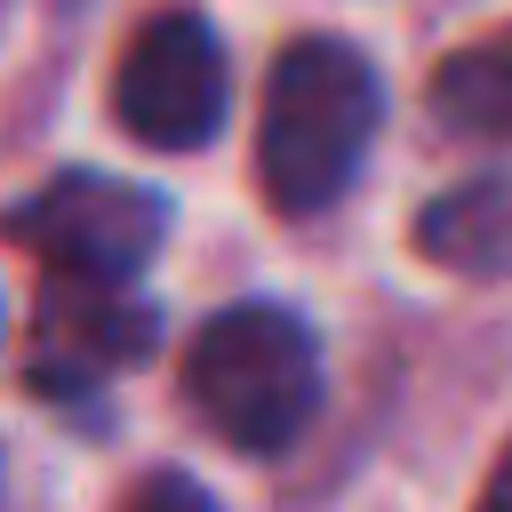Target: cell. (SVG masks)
<instances>
[{"instance_id": "6da1fadb", "label": "cell", "mask_w": 512, "mask_h": 512, "mask_svg": "<svg viewBox=\"0 0 512 512\" xmlns=\"http://www.w3.org/2000/svg\"><path fill=\"white\" fill-rule=\"evenodd\" d=\"M384 128V80L376 64L336 40L304 32L272 56L264 120H256V184L280 216H320L352 192L368 144Z\"/></svg>"}, {"instance_id": "7a4b0ae2", "label": "cell", "mask_w": 512, "mask_h": 512, "mask_svg": "<svg viewBox=\"0 0 512 512\" xmlns=\"http://www.w3.org/2000/svg\"><path fill=\"white\" fill-rule=\"evenodd\" d=\"M184 400L240 456H280L320 408V336L288 304H224L184 352Z\"/></svg>"}, {"instance_id": "3957f363", "label": "cell", "mask_w": 512, "mask_h": 512, "mask_svg": "<svg viewBox=\"0 0 512 512\" xmlns=\"http://www.w3.org/2000/svg\"><path fill=\"white\" fill-rule=\"evenodd\" d=\"M232 112V64L200 8H160L112 64V120L144 152H200Z\"/></svg>"}, {"instance_id": "277c9868", "label": "cell", "mask_w": 512, "mask_h": 512, "mask_svg": "<svg viewBox=\"0 0 512 512\" xmlns=\"http://www.w3.org/2000/svg\"><path fill=\"white\" fill-rule=\"evenodd\" d=\"M8 240L32 248L48 280H136L168 240V200L104 168H64L8 216Z\"/></svg>"}, {"instance_id": "5b68a950", "label": "cell", "mask_w": 512, "mask_h": 512, "mask_svg": "<svg viewBox=\"0 0 512 512\" xmlns=\"http://www.w3.org/2000/svg\"><path fill=\"white\" fill-rule=\"evenodd\" d=\"M160 344V312L136 296V280H48L40 312H32V384L72 400L96 392L112 376H128L136 360H152Z\"/></svg>"}, {"instance_id": "8992f818", "label": "cell", "mask_w": 512, "mask_h": 512, "mask_svg": "<svg viewBox=\"0 0 512 512\" xmlns=\"http://www.w3.org/2000/svg\"><path fill=\"white\" fill-rule=\"evenodd\" d=\"M416 256L456 280H512V168L432 192L416 208Z\"/></svg>"}, {"instance_id": "52a82bcc", "label": "cell", "mask_w": 512, "mask_h": 512, "mask_svg": "<svg viewBox=\"0 0 512 512\" xmlns=\"http://www.w3.org/2000/svg\"><path fill=\"white\" fill-rule=\"evenodd\" d=\"M432 112L456 136H512V32L464 40L432 72Z\"/></svg>"}, {"instance_id": "ba28073f", "label": "cell", "mask_w": 512, "mask_h": 512, "mask_svg": "<svg viewBox=\"0 0 512 512\" xmlns=\"http://www.w3.org/2000/svg\"><path fill=\"white\" fill-rule=\"evenodd\" d=\"M120 512H216V504H208V488L192 472H144Z\"/></svg>"}, {"instance_id": "9c48e42d", "label": "cell", "mask_w": 512, "mask_h": 512, "mask_svg": "<svg viewBox=\"0 0 512 512\" xmlns=\"http://www.w3.org/2000/svg\"><path fill=\"white\" fill-rule=\"evenodd\" d=\"M480 512H512V448L496 456V472H488V488H480Z\"/></svg>"}]
</instances>
